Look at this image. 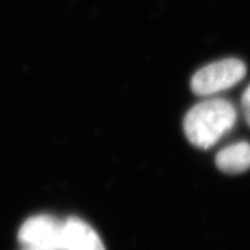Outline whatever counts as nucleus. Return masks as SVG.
<instances>
[{"label": "nucleus", "mask_w": 250, "mask_h": 250, "mask_svg": "<svg viewBox=\"0 0 250 250\" xmlns=\"http://www.w3.org/2000/svg\"><path fill=\"white\" fill-rule=\"evenodd\" d=\"M236 117L235 107L227 100H206L188 111L184 133L196 147L210 148L233 129Z\"/></svg>", "instance_id": "1"}, {"label": "nucleus", "mask_w": 250, "mask_h": 250, "mask_svg": "<svg viewBox=\"0 0 250 250\" xmlns=\"http://www.w3.org/2000/svg\"><path fill=\"white\" fill-rule=\"evenodd\" d=\"M247 74V66L239 58H225L202 67L191 78L192 92L201 96L223 92L239 83Z\"/></svg>", "instance_id": "2"}, {"label": "nucleus", "mask_w": 250, "mask_h": 250, "mask_svg": "<svg viewBox=\"0 0 250 250\" xmlns=\"http://www.w3.org/2000/svg\"><path fill=\"white\" fill-rule=\"evenodd\" d=\"M19 239L27 248L65 250L64 221L49 214L31 217L21 226Z\"/></svg>", "instance_id": "3"}, {"label": "nucleus", "mask_w": 250, "mask_h": 250, "mask_svg": "<svg viewBox=\"0 0 250 250\" xmlns=\"http://www.w3.org/2000/svg\"><path fill=\"white\" fill-rule=\"evenodd\" d=\"M64 241L65 250H105L99 234L76 217L64 221Z\"/></svg>", "instance_id": "4"}, {"label": "nucleus", "mask_w": 250, "mask_h": 250, "mask_svg": "<svg viewBox=\"0 0 250 250\" xmlns=\"http://www.w3.org/2000/svg\"><path fill=\"white\" fill-rule=\"evenodd\" d=\"M215 165L226 174H241L250 169V144L240 142L221 149L215 156Z\"/></svg>", "instance_id": "5"}, {"label": "nucleus", "mask_w": 250, "mask_h": 250, "mask_svg": "<svg viewBox=\"0 0 250 250\" xmlns=\"http://www.w3.org/2000/svg\"><path fill=\"white\" fill-rule=\"evenodd\" d=\"M241 105H242L243 115H245L247 123H248L250 126V85L247 87L246 90L242 94Z\"/></svg>", "instance_id": "6"}, {"label": "nucleus", "mask_w": 250, "mask_h": 250, "mask_svg": "<svg viewBox=\"0 0 250 250\" xmlns=\"http://www.w3.org/2000/svg\"><path fill=\"white\" fill-rule=\"evenodd\" d=\"M24 250H37V249H34V248H26Z\"/></svg>", "instance_id": "7"}]
</instances>
